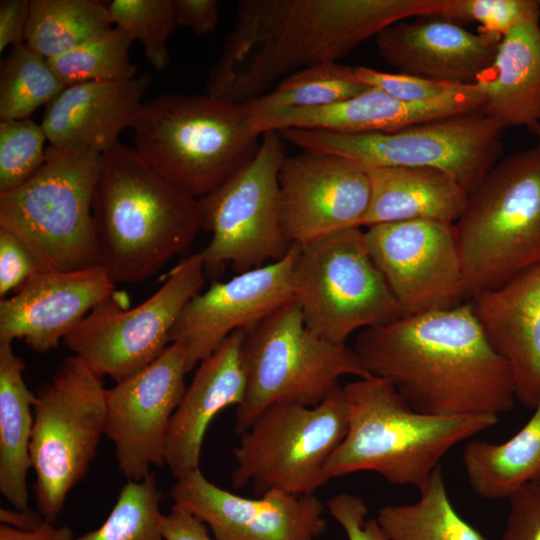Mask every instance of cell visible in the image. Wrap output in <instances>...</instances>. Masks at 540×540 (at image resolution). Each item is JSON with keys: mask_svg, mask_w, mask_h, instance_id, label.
<instances>
[{"mask_svg": "<svg viewBox=\"0 0 540 540\" xmlns=\"http://www.w3.org/2000/svg\"><path fill=\"white\" fill-rule=\"evenodd\" d=\"M446 0H242L206 94L246 104L307 67L337 62L386 27L439 16Z\"/></svg>", "mask_w": 540, "mask_h": 540, "instance_id": "cell-1", "label": "cell"}, {"mask_svg": "<svg viewBox=\"0 0 540 540\" xmlns=\"http://www.w3.org/2000/svg\"><path fill=\"white\" fill-rule=\"evenodd\" d=\"M353 349L371 376L389 381L417 412L499 416L514 407L510 367L469 300L363 329Z\"/></svg>", "mask_w": 540, "mask_h": 540, "instance_id": "cell-2", "label": "cell"}, {"mask_svg": "<svg viewBox=\"0 0 540 540\" xmlns=\"http://www.w3.org/2000/svg\"><path fill=\"white\" fill-rule=\"evenodd\" d=\"M92 218L99 265L115 283L150 278L202 229L199 200L121 143L102 154Z\"/></svg>", "mask_w": 540, "mask_h": 540, "instance_id": "cell-3", "label": "cell"}, {"mask_svg": "<svg viewBox=\"0 0 540 540\" xmlns=\"http://www.w3.org/2000/svg\"><path fill=\"white\" fill-rule=\"evenodd\" d=\"M347 433L330 457L327 478L371 471L394 485L422 489L453 447L495 426L499 416H437L417 412L386 379L370 376L343 386Z\"/></svg>", "mask_w": 540, "mask_h": 540, "instance_id": "cell-4", "label": "cell"}, {"mask_svg": "<svg viewBox=\"0 0 540 540\" xmlns=\"http://www.w3.org/2000/svg\"><path fill=\"white\" fill-rule=\"evenodd\" d=\"M131 128L139 155L196 199L246 166L262 138L244 104L208 94L158 96L142 105Z\"/></svg>", "mask_w": 540, "mask_h": 540, "instance_id": "cell-5", "label": "cell"}, {"mask_svg": "<svg viewBox=\"0 0 540 540\" xmlns=\"http://www.w3.org/2000/svg\"><path fill=\"white\" fill-rule=\"evenodd\" d=\"M453 230L465 299L540 264V142L491 168Z\"/></svg>", "mask_w": 540, "mask_h": 540, "instance_id": "cell-6", "label": "cell"}, {"mask_svg": "<svg viewBox=\"0 0 540 540\" xmlns=\"http://www.w3.org/2000/svg\"><path fill=\"white\" fill-rule=\"evenodd\" d=\"M101 158L92 150L49 146L31 178L0 192V227L27 245L41 271L99 265L92 203Z\"/></svg>", "mask_w": 540, "mask_h": 540, "instance_id": "cell-7", "label": "cell"}, {"mask_svg": "<svg viewBox=\"0 0 540 540\" xmlns=\"http://www.w3.org/2000/svg\"><path fill=\"white\" fill-rule=\"evenodd\" d=\"M241 361L246 390L235 410L238 435L273 404L316 406L340 385L341 377L371 376L353 347L308 329L294 299L245 331Z\"/></svg>", "mask_w": 540, "mask_h": 540, "instance_id": "cell-8", "label": "cell"}, {"mask_svg": "<svg viewBox=\"0 0 540 540\" xmlns=\"http://www.w3.org/2000/svg\"><path fill=\"white\" fill-rule=\"evenodd\" d=\"M506 128L477 110L391 132L340 134L308 129L278 132L284 141L303 151L338 155L365 170L436 169L451 176L469 195L499 161Z\"/></svg>", "mask_w": 540, "mask_h": 540, "instance_id": "cell-9", "label": "cell"}, {"mask_svg": "<svg viewBox=\"0 0 540 540\" xmlns=\"http://www.w3.org/2000/svg\"><path fill=\"white\" fill-rule=\"evenodd\" d=\"M30 444L37 510L55 522L93 461L106 417V389L79 357L63 359L36 393Z\"/></svg>", "mask_w": 540, "mask_h": 540, "instance_id": "cell-10", "label": "cell"}, {"mask_svg": "<svg viewBox=\"0 0 540 540\" xmlns=\"http://www.w3.org/2000/svg\"><path fill=\"white\" fill-rule=\"evenodd\" d=\"M348 422L341 385L316 406L288 402L269 406L240 435L233 450V487L251 485L259 495L270 490L315 494L329 481L326 465L343 441Z\"/></svg>", "mask_w": 540, "mask_h": 540, "instance_id": "cell-11", "label": "cell"}, {"mask_svg": "<svg viewBox=\"0 0 540 540\" xmlns=\"http://www.w3.org/2000/svg\"><path fill=\"white\" fill-rule=\"evenodd\" d=\"M292 290L307 328L334 343H346L358 330L404 316L368 252L360 227L300 245Z\"/></svg>", "mask_w": 540, "mask_h": 540, "instance_id": "cell-12", "label": "cell"}, {"mask_svg": "<svg viewBox=\"0 0 540 540\" xmlns=\"http://www.w3.org/2000/svg\"><path fill=\"white\" fill-rule=\"evenodd\" d=\"M198 253L178 263L148 299L132 309L119 294L96 305L64 338L73 355L96 375L115 382L140 371L171 344V331L190 299L205 283Z\"/></svg>", "mask_w": 540, "mask_h": 540, "instance_id": "cell-13", "label": "cell"}, {"mask_svg": "<svg viewBox=\"0 0 540 540\" xmlns=\"http://www.w3.org/2000/svg\"><path fill=\"white\" fill-rule=\"evenodd\" d=\"M285 156L280 132L267 131L246 166L198 199L202 229L211 233L207 246L198 252L205 266L229 262L242 273L287 254L293 244L282 230L278 184Z\"/></svg>", "mask_w": 540, "mask_h": 540, "instance_id": "cell-14", "label": "cell"}, {"mask_svg": "<svg viewBox=\"0 0 540 540\" xmlns=\"http://www.w3.org/2000/svg\"><path fill=\"white\" fill-rule=\"evenodd\" d=\"M189 371L185 344L172 342L149 365L106 389L104 435L127 481H140L151 467L165 465L167 431Z\"/></svg>", "mask_w": 540, "mask_h": 540, "instance_id": "cell-15", "label": "cell"}, {"mask_svg": "<svg viewBox=\"0 0 540 540\" xmlns=\"http://www.w3.org/2000/svg\"><path fill=\"white\" fill-rule=\"evenodd\" d=\"M364 239L404 316L453 307L465 299L453 224H378L364 231Z\"/></svg>", "mask_w": 540, "mask_h": 540, "instance_id": "cell-16", "label": "cell"}, {"mask_svg": "<svg viewBox=\"0 0 540 540\" xmlns=\"http://www.w3.org/2000/svg\"><path fill=\"white\" fill-rule=\"evenodd\" d=\"M280 218L291 244L360 227L368 210L367 171L344 157L303 151L285 156L278 174Z\"/></svg>", "mask_w": 540, "mask_h": 540, "instance_id": "cell-17", "label": "cell"}, {"mask_svg": "<svg viewBox=\"0 0 540 540\" xmlns=\"http://www.w3.org/2000/svg\"><path fill=\"white\" fill-rule=\"evenodd\" d=\"M300 245L293 244L280 260L213 282L193 296L170 334L186 346L188 367L209 357L233 332L249 331L293 299L292 273Z\"/></svg>", "mask_w": 540, "mask_h": 540, "instance_id": "cell-18", "label": "cell"}, {"mask_svg": "<svg viewBox=\"0 0 540 540\" xmlns=\"http://www.w3.org/2000/svg\"><path fill=\"white\" fill-rule=\"evenodd\" d=\"M169 495L200 518L215 540H316L327 528L315 494L270 490L242 497L210 482L200 469L178 478Z\"/></svg>", "mask_w": 540, "mask_h": 540, "instance_id": "cell-19", "label": "cell"}, {"mask_svg": "<svg viewBox=\"0 0 540 540\" xmlns=\"http://www.w3.org/2000/svg\"><path fill=\"white\" fill-rule=\"evenodd\" d=\"M100 265L74 271H39L0 301V343L23 340L46 353L100 302L115 292Z\"/></svg>", "mask_w": 540, "mask_h": 540, "instance_id": "cell-20", "label": "cell"}, {"mask_svg": "<svg viewBox=\"0 0 540 540\" xmlns=\"http://www.w3.org/2000/svg\"><path fill=\"white\" fill-rule=\"evenodd\" d=\"M407 20L375 37L378 54L398 73L433 81L474 84L493 62L501 40L439 16Z\"/></svg>", "mask_w": 540, "mask_h": 540, "instance_id": "cell-21", "label": "cell"}, {"mask_svg": "<svg viewBox=\"0 0 540 540\" xmlns=\"http://www.w3.org/2000/svg\"><path fill=\"white\" fill-rule=\"evenodd\" d=\"M485 97L476 84L430 103H407L369 87L346 100L314 108L282 110L253 117L261 133L286 129L323 130L340 134L391 132L418 123L480 110Z\"/></svg>", "mask_w": 540, "mask_h": 540, "instance_id": "cell-22", "label": "cell"}, {"mask_svg": "<svg viewBox=\"0 0 540 540\" xmlns=\"http://www.w3.org/2000/svg\"><path fill=\"white\" fill-rule=\"evenodd\" d=\"M469 301L490 344L510 367L516 399L534 409L540 400V264Z\"/></svg>", "mask_w": 540, "mask_h": 540, "instance_id": "cell-23", "label": "cell"}, {"mask_svg": "<svg viewBox=\"0 0 540 540\" xmlns=\"http://www.w3.org/2000/svg\"><path fill=\"white\" fill-rule=\"evenodd\" d=\"M150 84V75L142 73L129 80L66 86L43 114L41 125L50 146L107 152L119 143L120 133L131 128Z\"/></svg>", "mask_w": 540, "mask_h": 540, "instance_id": "cell-24", "label": "cell"}, {"mask_svg": "<svg viewBox=\"0 0 540 540\" xmlns=\"http://www.w3.org/2000/svg\"><path fill=\"white\" fill-rule=\"evenodd\" d=\"M245 330L233 332L199 364L169 424L165 465L178 479L199 468L203 440L213 418L229 406H238L245 395L246 379L241 361Z\"/></svg>", "mask_w": 540, "mask_h": 540, "instance_id": "cell-25", "label": "cell"}, {"mask_svg": "<svg viewBox=\"0 0 540 540\" xmlns=\"http://www.w3.org/2000/svg\"><path fill=\"white\" fill-rule=\"evenodd\" d=\"M474 84L485 97L483 114L506 127L540 123V21L524 22L504 35Z\"/></svg>", "mask_w": 540, "mask_h": 540, "instance_id": "cell-26", "label": "cell"}, {"mask_svg": "<svg viewBox=\"0 0 540 540\" xmlns=\"http://www.w3.org/2000/svg\"><path fill=\"white\" fill-rule=\"evenodd\" d=\"M366 171L370 201L361 227L410 220L454 224L466 207L468 193L442 171L418 167Z\"/></svg>", "mask_w": 540, "mask_h": 540, "instance_id": "cell-27", "label": "cell"}, {"mask_svg": "<svg viewBox=\"0 0 540 540\" xmlns=\"http://www.w3.org/2000/svg\"><path fill=\"white\" fill-rule=\"evenodd\" d=\"M25 364L12 348L0 343V492L14 509H28L27 475L36 394L27 387Z\"/></svg>", "mask_w": 540, "mask_h": 540, "instance_id": "cell-28", "label": "cell"}, {"mask_svg": "<svg viewBox=\"0 0 540 540\" xmlns=\"http://www.w3.org/2000/svg\"><path fill=\"white\" fill-rule=\"evenodd\" d=\"M462 464L471 489L481 498H509L540 476V400L529 420L508 440H470Z\"/></svg>", "mask_w": 540, "mask_h": 540, "instance_id": "cell-29", "label": "cell"}, {"mask_svg": "<svg viewBox=\"0 0 540 540\" xmlns=\"http://www.w3.org/2000/svg\"><path fill=\"white\" fill-rule=\"evenodd\" d=\"M376 519L390 540H486L453 506L441 466L415 502L387 505Z\"/></svg>", "mask_w": 540, "mask_h": 540, "instance_id": "cell-30", "label": "cell"}, {"mask_svg": "<svg viewBox=\"0 0 540 540\" xmlns=\"http://www.w3.org/2000/svg\"><path fill=\"white\" fill-rule=\"evenodd\" d=\"M112 25L107 5L97 0H30L25 44L52 59Z\"/></svg>", "mask_w": 540, "mask_h": 540, "instance_id": "cell-31", "label": "cell"}, {"mask_svg": "<svg viewBox=\"0 0 540 540\" xmlns=\"http://www.w3.org/2000/svg\"><path fill=\"white\" fill-rule=\"evenodd\" d=\"M367 88L355 77L353 67L337 62L323 63L289 75L269 92L244 105L251 116L256 117L282 110L334 104Z\"/></svg>", "mask_w": 540, "mask_h": 540, "instance_id": "cell-32", "label": "cell"}, {"mask_svg": "<svg viewBox=\"0 0 540 540\" xmlns=\"http://www.w3.org/2000/svg\"><path fill=\"white\" fill-rule=\"evenodd\" d=\"M65 88L47 58L26 44L12 47L0 65V120L28 119Z\"/></svg>", "mask_w": 540, "mask_h": 540, "instance_id": "cell-33", "label": "cell"}, {"mask_svg": "<svg viewBox=\"0 0 540 540\" xmlns=\"http://www.w3.org/2000/svg\"><path fill=\"white\" fill-rule=\"evenodd\" d=\"M134 41L126 29L115 25L48 61L65 86L129 80L138 73L129 55Z\"/></svg>", "mask_w": 540, "mask_h": 540, "instance_id": "cell-34", "label": "cell"}, {"mask_svg": "<svg viewBox=\"0 0 540 540\" xmlns=\"http://www.w3.org/2000/svg\"><path fill=\"white\" fill-rule=\"evenodd\" d=\"M162 498L153 473L140 481H127L103 524L74 540H165Z\"/></svg>", "mask_w": 540, "mask_h": 540, "instance_id": "cell-35", "label": "cell"}, {"mask_svg": "<svg viewBox=\"0 0 540 540\" xmlns=\"http://www.w3.org/2000/svg\"><path fill=\"white\" fill-rule=\"evenodd\" d=\"M107 7L113 24L142 43L148 63L165 70L170 63L168 39L177 26L173 0H113Z\"/></svg>", "mask_w": 540, "mask_h": 540, "instance_id": "cell-36", "label": "cell"}, {"mask_svg": "<svg viewBox=\"0 0 540 540\" xmlns=\"http://www.w3.org/2000/svg\"><path fill=\"white\" fill-rule=\"evenodd\" d=\"M46 140L42 125L30 118L0 121V192L22 185L42 167Z\"/></svg>", "mask_w": 540, "mask_h": 540, "instance_id": "cell-37", "label": "cell"}, {"mask_svg": "<svg viewBox=\"0 0 540 540\" xmlns=\"http://www.w3.org/2000/svg\"><path fill=\"white\" fill-rule=\"evenodd\" d=\"M457 24L478 23L479 31L501 39L514 27L539 20L537 0H446L439 15Z\"/></svg>", "mask_w": 540, "mask_h": 540, "instance_id": "cell-38", "label": "cell"}, {"mask_svg": "<svg viewBox=\"0 0 540 540\" xmlns=\"http://www.w3.org/2000/svg\"><path fill=\"white\" fill-rule=\"evenodd\" d=\"M355 77L364 85L379 89L407 103H430L458 93L465 85L433 81L403 73H389L369 67H353ZM469 85V84H468Z\"/></svg>", "mask_w": 540, "mask_h": 540, "instance_id": "cell-39", "label": "cell"}, {"mask_svg": "<svg viewBox=\"0 0 540 540\" xmlns=\"http://www.w3.org/2000/svg\"><path fill=\"white\" fill-rule=\"evenodd\" d=\"M41 271L27 245L9 230L0 227V297L17 291Z\"/></svg>", "mask_w": 540, "mask_h": 540, "instance_id": "cell-40", "label": "cell"}, {"mask_svg": "<svg viewBox=\"0 0 540 540\" xmlns=\"http://www.w3.org/2000/svg\"><path fill=\"white\" fill-rule=\"evenodd\" d=\"M327 509L348 540H390L377 519L368 518L366 503L357 495L339 493L328 500Z\"/></svg>", "mask_w": 540, "mask_h": 540, "instance_id": "cell-41", "label": "cell"}, {"mask_svg": "<svg viewBox=\"0 0 540 540\" xmlns=\"http://www.w3.org/2000/svg\"><path fill=\"white\" fill-rule=\"evenodd\" d=\"M501 540H540V484L531 482L509 498Z\"/></svg>", "mask_w": 540, "mask_h": 540, "instance_id": "cell-42", "label": "cell"}, {"mask_svg": "<svg viewBox=\"0 0 540 540\" xmlns=\"http://www.w3.org/2000/svg\"><path fill=\"white\" fill-rule=\"evenodd\" d=\"M177 26L186 27L201 36L211 33L219 22L216 0H173Z\"/></svg>", "mask_w": 540, "mask_h": 540, "instance_id": "cell-43", "label": "cell"}, {"mask_svg": "<svg viewBox=\"0 0 540 540\" xmlns=\"http://www.w3.org/2000/svg\"><path fill=\"white\" fill-rule=\"evenodd\" d=\"M161 530L165 540H213L208 526L186 507L175 503L163 514Z\"/></svg>", "mask_w": 540, "mask_h": 540, "instance_id": "cell-44", "label": "cell"}, {"mask_svg": "<svg viewBox=\"0 0 540 540\" xmlns=\"http://www.w3.org/2000/svg\"><path fill=\"white\" fill-rule=\"evenodd\" d=\"M29 13L30 0L0 1V52L25 44Z\"/></svg>", "mask_w": 540, "mask_h": 540, "instance_id": "cell-45", "label": "cell"}, {"mask_svg": "<svg viewBox=\"0 0 540 540\" xmlns=\"http://www.w3.org/2000/svg\"><path fill=\"white\" fill-rule=\"evenodd\" d=\"M68 526H56L54 522L44 521L32 530H19L1 524L0 540H74Z\"/></svg>", "mask_w": 540, "mask_h": 540, "instance_id": "cell-46", "label": "cell"}, {"mask_svg": "<svg viewBox=\"0 0 540 540\" xmlns=\"http://www.w3.org/2000/svg\"><path fill=\"white\" fill-rule=\"evenodd\" d=\"M0 521L19 530H32L42 524L45 519L41 513L31 509H0Z\"/></svg>", "mask_w": 540, "mask_h": 540, "instance_id": "cell-47", "label": "cell"}, {"mask_svg": "<svg viewBox=\"0 0 540 540\" xmlns=\"http://www.w3.org/2000/svg\"><path fill=\"white\" fill-rule=\"evenodd\" d=\"M527 129L531 134H533L538 139V142H540V123L535 124Z\"/></svg>", "mask_w": 540, "mask_h": 540, "instance_id": "cell-48", "label": "cell"}, {"mask_svg": "<svg viewBox=\"0 0 540 540\" xmlns=\"http://www.w3.org/2000/svg\"><path fill=\"white\" fill-rule=\"evenodd\" d=\"M534 482L540 484V476Z\"/></svg>", "mask_w": 540, "mask_h": 540, "instance_id": "cell-49", "label": "cell"}, {"mask_svg": "<svg viewBox=\"0 0 540 540\" xmlns=\"http://www.w3.org/2000/svg\"><path fill=\"white\" fill-rule=\"evenodd\" d=\"M538 2H539V5H540V1H538Z\"/></svg>", "mask_w": 540, "mask_h": 540, "instance_id": "cell-50", "label": "cell"}]
</instances>
